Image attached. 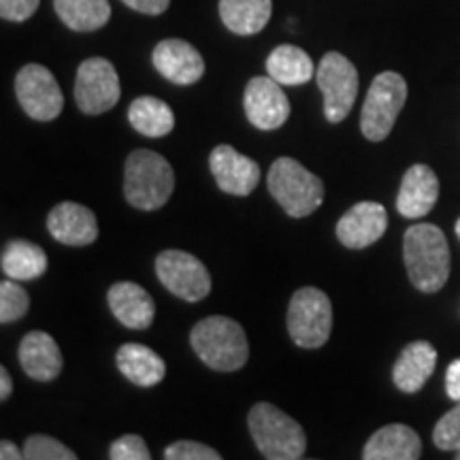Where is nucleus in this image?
I'll return each instance as SVG.
<instances>
[{"instance_id": "nucleus-23", "label": "nucleus", "mask_w": 460, "mask_h": 460, "mask_svg": "<svg viewBox=\"0 0 460 460\" xmlns=\"http://www.w3.org/2000/svg\"><path fill=\"white\" fill-rule=\"evenodd\" d=\"M224 26L239 37H252L269 24L273 13L271 0H220Z\"/></svg>"}, {"instance_id": "nucleus-15", "label": "nucleus", "mask_w": 460, "mask_h": 460, "mask_svg": "<svg viewBox=\"0 0 460 460\" xmlns=\"http://www.w3.org/2000/svg\"><path fill=\"white\" fill-rule=\"evenodd\" d=\"M152 62L164 79L177 85H192L205 75V60L194 45L183 39H164L154 48Z\"/></svg>"}, {"instance_id": "nucleus-3", "label": "nucleus", "mask_w": 460, "mask_h": 460, "mask_svg": "<svg viewBox=\"0 0 460 460\" xmlns=\"http://www.w3.org/2000/svg\"><path fill=\"white\" fill-rule=\"evenodd\" d=\"M175 188L169 160L152 149H135L124 166V197L135 209L156 211L166 205Z\"/></svg>"}, {"instance_id": "nucleus-9", "label": "nucleus", "mask_w": 460, "mask_h": 460, "mask_svg": "<svg viewBox=\"0 0 460 460\" xmlns=\"http://www.w3.org/2000/svg\"><path fill=\"white\" fill-rule=\"evenodd\" d=\"M122 85L118 71L105 58H88L77 68L75 79V102L88 115H101L119 102Z\"/></svg>"}, {"instance_id": "nucleus-14", "label": "nucleus", "mask_w": 460, "mask_h": 460, "mask_svg": "<svg viewBox=\"0 0 460 460\" xmlns=\"http://www.w3.org/2000/svg\"><path fill=\"white\" fill-rule=\"evenodd\" d=\"M388 228V214L384 205L362 200L348 209L337 222V239L349 250H362L384 237Z\"/></svg>"}, {"instance_id": "nucleus-29", "label": "nucleus", "mask_w": 460, "mask_h": 460, "mask_svg": "<svg viewBox=\"0 0 460 460\" xmlns=\"http://www.w3.org/2000/svg\"><path fill=\"white\" fill-rule=\"evenodd\" d=\"M22 450H24V458L28 460H75L77 458V454H75L71 447L60 444V441L49 435H31Z\"/></svg>"}, {"instance_id": "nucleus-20", "label": "nucleus", "mask_w": 460, "mask_h": 460, "mask_svg": "<svg viewBox=\"0 0 460 460\" xmlns=\"http://www.w3.org/2000/svg\"><path fill=\"white\" fill-rule=\"evenodd\" d=\"M437 349L429 341H413L405 345L394 362L393 379L401 393L416 394L424 388L429 377L435 373Z\"/></svg>"}, {"instance_id": "nucleus-30", "label": "nucleus", "mask_w": 460, "mask_h": 460, "mask_svg": "<svg viewBox=\"0 0 460 460\" xmlns=\"http://www.w3.org/2000/svg\"><path fill=\"white\" fill-rule=\"evenodd\" d=\"M433 441L439 450L456 452L460 447V401L435 424Z\"/></svg>"}, {"instance_id": "nucleus-33", "label": "nucleus", "mask_w": 460, "mask_h": 460, "mask_svg": "<svg viewBox=\"0 0 460 460\" xmlns=\"http://www.w3.org/2000/svg\"><path fill=\"white\" fill-rule=\"evenodd\" d=\"M41 0H0V15L7 22H26L37 13Z\"/></svg>"}, {"instance_id": "nucleus-2", "label": "nucleus", "mask_w": 460, "mask_h": 460, "mask_svg": "<svg viewBox=\"0 0 460 460\" xmlns=\"http://www.w3.org/2000/svg\"><path fill=\"white\" fill-rule=\"evenodd\" d=\"M190 343L200 360L214 371H239L250 358L243 326L226 315H209L190 332Z\"/></svg>"}, {"instance_id": "nucleus-24", "label": "nucleus", "mask_w": 460, "mask_h": 460, "mask_svg": "<svg viewBox=\"0 0 460 460\" xmlns=\"http://www.w3.org/2000/svg\"><path fill=\"white\" fill-rule=\"evenodd\" d=\"M0 267L7 278L15 281H31L41 278L48 271V254L43 247L31 243L26 239L9 241L3 250Z\"/></svg>"}, {"instance_id": "nucleus-6", "label": "nucleus", "mask_w": 460, "mask_h": 460, "mask_svg": "<svg viewBox=\"0 0 460 460\" xmlns=\"http://www.w3.org/2000/svg\"><path fill=\"white\" fill-rule=\"evenodd\" d=\"M407 101V82L394 71H384L373 79L360 113V130L365 139L384 141L393 132L396 118Z\"/></svg>"}, {"instance_id": "nucleus-37", "label": "nucleus", "mask_w": 460, "mask_h": 460, "mask_svg": "<svg viewBox=\"0 0 460 460\" xmlns=\"http://www.w3.org/2000/svg\"><path fill=\"white\" fill-rule=\"evenodd\" d=\"M11 390H13V382H11L7 367H3V369H0V401H7Z\"/></svg>"}, {"instance_id": "nucleus-1", "label": "nucleus", "mask_w": 460, "mask_h": 460, "mask_svg": "<svg viewBox=\"0 0 460 460\" xmlns=\"http://www.w3.org/2000/svg\"><path fill=\"white\" fill-rule=\"evenodd\" d=\"M402 256L410 281L420 292H439L450 278V245L435 224L410 226L402 239Z\"/></svg>"}, {"instance_id": "nucleus-17", "label": "nucleus", "mask_w": 460, "mask_h": 460, "mask_svg": "<svg viewBox=\"0 0 460 460\" xmlns=\"http://www.w3.org/2000/svg\"><path fill=\"white\" fill-rule=\"evenodd\" d=\"M439 199V180L427 164H413L402 175L396 209L402 217L418 220L429 216Z\"/></svg>"}, {"instance_id": "nucleus-38", "label": "nucleus", "mask_w": 460, "mask_h": 460, "mask_svg": "<svg viewBox=\"0 0 460 460\" xmlns=\"http://www.w3.org/2000/svg\"><path fill=\"white\" fill-rule=\"evenodd\" d=\"M456 234H458V239H460V217H458V222H456Z\"/></svg>"}, {"instance_id": "nucleus-10", "label": "nucleus", "mask_w": 460, "mask_h": 460, "mask_svg": "<svg viewBox=\"0 0 460 460\" xmlns=\"http://www.w3.org/2000/svg\"><path fill=\"white\" fill-rule=\"evenodd\" d=\"M156 275L171 295L188 303L203 301L211 292V275L197 256L166 250L156 258Z\"/></svg>"}, {"instance_id": "nucleus-35", "label": "nucleus", "mask_w": 460, "mask_h": 460, "mask_svg": "<svg viewBox=\"0 0 460 460\" xmlns=\"http://www.w3.org/2000/svg\"><path fill=\"white\" fill-rule=\"evenodd\" d=\"M446 393L452 401H460V358L452 360L446 373Z\"/></svg>"}, {"instance_id": "nucleus-7", "label": "nucleus", "mask_w": 460, "mask_h": 460, "mask_svg": "<svg viewBox=\"0 0 460 460\" xmlns=\"http://www.w3.org/2000/svg\"><path fill=\"white\" fill-rule=\"evenodd\" d=\"M332 331L331 298L320 288H301L288 307V332L298 348L318 349L329 341Z\"/></svg>"}, {"instance_id": "nucleus-5", "label": "nucleus", "mask_w": 460, "mask_h": 460, "mask_svg": "<svg viewBox=\"0 0 460 460\" xmlns=\"http://www.w3.org/2000/svg\"><path fill=\"white\" fill-rule=\"evenodd\" d=\"M267 186L281 209L292 217H307L324 200V183L295 158L281 156L269 169Z\"/></svg>"}, {"instance_id": "nucleus-26", "label": "nucleus", "mask_w": 460, "mask_h": 460, "mask_svg": "<svg viewBox=\"0 0 460 460\" xmlns=\"http://www.w3.org/2000/svg\"><path fill=\"white\" fill-rule=\"evenodd\" d=\"M128 122L149 139H160L175 128V113L156 96H139L128 107Z\"/></svg>"}, {"instance_id": "nucleus-16", "label": "nucleus", "mask_w": 460, "mask_h": 460, "mask_svg": "<svg viewBox=\"0 0 460 460\" xmlns=\"http://www.w3.org/2000/svg\"><path fill=\"white\" fill-rule=\"evenodd\" d=\"M48 230L58 243L71 247L90 245L99 239V222L94 211L71 200L56 205L49 211Z\"/></svg>"}, {"instance_id": "nucleus-19", "label": "nucleus", "mask_w": 460, "mask_h": 460, "mask_svg": "<svg viewBox=\"0 0 460 460\" xmlns=\"http://www.w3.org/2000/svg\"><path fill=\"white\" fill-rule=\"evenodd\" d=\"M20 365L28 377L51 382L60 376L65 360L54 337L43 331H32L20 343Z\"/></svg>"}, {"instance_id": "nucleus-11", "label": "nucleus", "mask_w": 460, "mask_h": 460, "mask_svg": "<svg viewBox=\"0 0 460 460\" xmlns=\"http://www.w3.org/2000/svg\"><path fill=\"white\" fill-rule=\"evenodd\" d=\"M15 96L26 115L37 122H51L65 107L60 85L43 65H26L20 68L15 77Z\"/></svg>"}, {"instance_id": "nucleus-32", "label": "nucleus", "mask_w": 460, "mask_h": 460, "mask_svg": "<svg viewBox=\"0 0 460 460\" xmlns=\"http://www.w3.org/2000/svg\"><path fill=\"white\" fill-rule=\"evenodd\" d=\"M166 460H220V452L199 441H175L164 450Z\"/></svg>"}, {"instance_id": "nucleus-4", "label": "nucleus", "mask_w": 460, "mask_h": 460, "mask_svg": "<svg viewBox=\"0 0 460 460\" xmlns=\"http://www.w3.org/2000/svg\"><path fill=\"white\" fill-rule=\"evenodd\" d=\"M247 424H250L252 439L264 458L298 460L305 456L307 437L303 427L279 407L271 402H258L252 407Z\"/></svg>"}, {"instance_id": "nucleus-25", "label": "nucleus", "mask_w": 460, "mask_h": 460, "mask_svg": "<svg viewBox=\"0 0 460 460\" xmlns=\"http://www.w3.org/2000/svg\"><path fill=\"white\" fill-rule=\"evenodd\" d=\"M267 73L281 85H301L314 77L315 68L305 49L296 45H279L267 58Z\"/></svg>"}, {"instance_id": "nucleus-8", "label": "nucleus", "mask_w": 460, "mask_h": 460, "mask_svg": "<svg viewBox=\"0 0 460 460\" xmlns=\"http://www.w3.org/2000/svg\"><path fill=\"white\" fill-rule=\"evenodd\" d=\"M318 85L324 94V115L331 124H339L352 111L358 96V71L339 51H329L320 60L315 73Z\"/></svg>"}, {"instance_id": "nucleus-21", "label": "nucleus", "mask_w": 460, "mask_h": 460, "mask_svg": "<svg viewBox=\"0 0 460 460\" xmlns=\"http://www.w3.org/2000/svg\"><path fill=\"white\" fill-rule=\"evenodd\" d=\"M420 456L422 441L407 424H388L376 430L362 452L365 460H418Z\"/></svg>"}, {"instance_id": "nucleus-22", "label": "nucleus", "mask_w": 460, "mask_h": 460, "mask_svg": "<svg viewBox=\"0 0 460 460\" xmlns=\"http://www.w3.org/2000/svg\"><path fill=\"white\" fill-rule=\"evenodd\" d=\"M115 365L135 386L152 388L166 376V365L152 348L143 343H124L115 354Z\"/></svg>"}, {"instance_id": "nucleus-36", "label": "nucleus", "mask_w": 460, "mask_h": 460, "mask_svg": "<svg viewBox=\"0 0 460 460\" xmlns=\"http://www.w3.org/2000/svg\"><path fill=\"white\" fill-rule=\"evenodd\" d=\"M0 458L3 460H20L24 458V450H20L13 441L9 439H3L0 441Z\"/></svg>"}, {"instance_id": "nucleus-12", "label": "nucleus", "mask_w": 460, "mask_h": 460, "mask_svg": "<svg viewBox=\"0 0 460 460\" xmlns=\"http://www.w3.org/2000/svg\"><path fill=\"white\" fill-rule=\"evenodd\" d=\"M243 107L250 124L258 130L281 128L290 118V101L273 77H254L247 84Z\"/></svg>"}, {"instance_id": "nucleus-39", "label": "nucleus", "mask_w": 460, "mask_h": 460, "mask_svg": "<svg viewBox=\"0 0 460 460\" xmlns=\"http://www.w3.org/2000/svg\"><path fill=\"white\" fill-rule=\"evenodd\" d=\"M456 458L460 460V447H458V450H456Z\"/></svg>"}, {"instance_id": "nucleus-18", "label": "nucleus", "mask_w": 460, "mask_h": 460, "mask_svg": "<svg viewBox=\"0 0 460 460\" xmlns=\"http://www.w3.org/2000/svg\"><path fill=\"white\" fill-rule=\"evenodd\" d=\"M109 309L126 329L146 331L152 326L154 315H156V303L149 296L146 288L135 281H118L109 288Z\"/></svg>"}, {"instance_id": "nucleus-34", "label": "nucleus", "mask_w": 460, "mask_h": 460, "mask_svg": "<svg viewBox=\"0 0 460 460\" xmlns=\"http://www.w3.org/2000/svg\"><path fill=\"white\" fill-rule=\"evenodd\" d=\"M124 4H128L130 9L139 11L146 15H163L169 9L171 0H122Z\"/></svg>"}, {"instance_id": "nucleus-13", "label": "nucleus", "mask_w": 460, "mask_h": 460, "mask_svg": "<svg viewBox=\"0 0 460 460\" xmlns=\"http://www.w3.org/2000/svg\"><path fill=\"white\" fill-rule=\"evenodd\" d=\"M209 169L222 192L233 197H247L261 181V166L243 156L233 146H217L209 156Z\"/></svg>"}, {"instance_id": "nucleus-28", "label": "nucleus", "mask_w": 460, "mask_h": 460, "mask_svg": "<svg viewBox=\"0 0 460 460\" xmlns=\"http://www.w3.org/2000/svg\"><path fill=\"white\" fill-rule=\"evenodd\" d=\"M28 309H31V296L24 288L11 278L3 281L0 284V322L9 324V322L20 320L28 314Z\"/></svg>"}, {"instance_id": "nucleus-31", "label": "nucleus", "mask_w": 460, "mask_h": 460, "mask_svg": "<svg viewBox=\"0 0 460 460\" xmlns=\"http://www.w3.org/2000/svg\"><path fill=\"white\" fill-rule=\"evenodd\" d=\"M109 458L113 460H149L152 452L139 435H122L109 447Z\"/></svg>"}, {"instance_id": "nucleus-27", "label": "nucleus", "mask_w": 460, "mask_h": 460, "mask_svg": "<svg viewBox=\"0 0 460 460\" xmlns=\"http://www.w3.org/2000/svg\"><path fill=\"white\" fill-rule=\"evenodd\" d=\"M58 17L75 32H94L111 20L109 0H54Z\"/></svg>"}]
</instances>
